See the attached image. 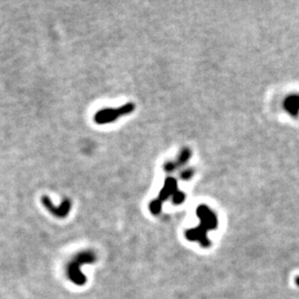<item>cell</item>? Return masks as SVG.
<instances>
[{
  "label": "cell",
  "instance_id": "6da1fadb",
  "mask_svg": "<svg viewBox=\"0 0 299 299\" xmlns=\"http://www.w3.org/2000/svg\"><path fill=\"white\" fill-rule=\"evenodd\" d=\"M196 215L201 220V224L195 229L187 230L185 236L188 241L199 242L203 247H209L210 242L207 237V233L218 227L217 215L214 213V210L204 204L196 208Z\"/></svg>",
  "mask_w": 299,
  "mask_h": 299
},
{
  "label": "cell",
  "instance_id": "7a4b0ae2",
  "mask_svg": "<svg viewBox=\"0 0 299 299\" xmlns=\"http://www.w3.org/2000/svg\"><path fill=\"white\" fill-rule=\"evenodd\" d=\"M96 260L95 254L92 252H82L78 254L75 257L72 259V262H70L68 267H67V275H68L69 279L73 281L75 285L82 286L86 284L87 278L80 271V266L83 264H90L93 263Z\"/></svg>",
  "mask_w": 299,
  "mask_h": 299
},
{
  "label": "cell",
  "instance_id": "3957f363",
  "mask_svg": "<svg viewBox=\"0 0 299 299\" xmlns=\"http://www.w3.org/2000/svg\"><path fill=\"white\" fill-rule=\"evenodd\" d=\"M134 110H136V104L131 102L125 103L116 109H102V110L95 113L94 121L98 124H107L110 123V122H115L121 116L130 115V113H132Z\"/></svg>",
  "mask_w": 299,
  "mask_h": 299
},
{
  "label": "cell",
  "instance_id": "277c9868",
  "mask_svg": "<svg viewBox=\"0 0 299 299\" xmlns=\"http://www.w3.org/2000/svg\"><path fill=\"white\" fill-rule=\"evenodd\" d=\"M178 181L176 179L168 176L164 181V185L160 192L159 197L157 200L152 201L150 203V210L153 215H159L162 210V203L170 199V196H173L178 192Z\"/></svg>",
  "mask_w": 299,
  "mask_h": 299
},
{
  "label": "cell",
  "instance_id": "5b68a950",
  "mask_svg": "<svg viewBox=\"0 0 299 299\" xmlns=\"http://www.w3.org/2000/svg\"><path fill=\"white\" fill-rule=\"evenodd\" d=\"M42 202H44V205L46 206V207H47L50 210V212H51V214H53L54 216L60 217V218L68 216V214H69L70 209H71V201L68 200V199L63 201L60 206H54L52 204L51 200H50L49 197H47V196L42 197Z\"/></svg>",
  "mask_w": 299,
  "mask_h": 299
},
{
  "label": "cell",
  "instance_id": "8992f818",
  "mask_svg": "<svg viewBox=\"0 0 299 299\" xmlns=\"http://www.w3.org/2000/svg\"><path fill=\"white\" fill-rule=\"evenodd\" d=\"M191 155H192V151L189 150L188 147H184V149L181 151V153L179 155V158L176 159V161L166 162L163 165V170L167 172V173H172V172L176 171L178 168L182 167L184 164H186L189 158H191Z\"/></svg>",
  "mask_w": 299,
  "mask_h": 299
},
{
  "label": "cell",
  "instance_id": "52a82bcc",
  "mask_svg": "<svg viewBox=\"0 0 299 299\" xmlns=\"http://www.w3.org/2000/svg\"><path fill=\"white\" fill-rule=\"evenodd\" d=\"M186 199V195H185V193L182 191H178L172 197V202H173L174 205H180L182 204L183 202Z\"/></svg>",
  "mask_w": 299,
  "mask_h": 299
},
{
  "label": "cell",
  "instance_id": "ba28073f",
  "mask_svg": "<svg viewBox=\"0 0 299 299\" xmlns=\"http://www.w3.org/2000/svg\"><path fill=\"white\" fill-rule=\"evenodd\" d=\"M193 174H194V171H193L192 168H186V170H184L182 173H181V179H182V180H191Z\"/></svg>",
  "mask_w": 299,
  "mask_h": 299
},
{
  "label": "cell",
  "instance_id": "9c48e42d",
  "mask_svg": "<svg viewBox=\"0 0 299 299\" xmlns=\"http://www.w3.org/2000/svg\"><path fill=\"white\" fill-rule=\"evenodd\" d=\"M296 283H297V285L299 286V277H297V278H296Z\"/></svg>",
  "mask_w": 299,
  "mask_h": 299
}]
</instances>
